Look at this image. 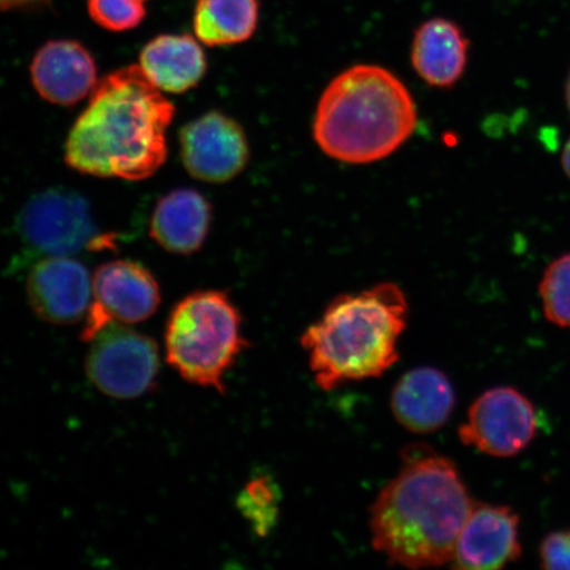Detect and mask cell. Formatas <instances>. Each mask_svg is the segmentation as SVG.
<instances>
[{
    "label": "cell",
    "instance_id": "d4e9b609",
    "mask_svg": "<svg viewBox=\"0 0 570 570\" xmlns=\"http://www.w3.org/2000/svg\"><path fill=\"white\" fill-rule=\"evenodd\" d=\"M566 99H567V106H568V109L570 112V70H569V75H568L567 83H566Z\"/></svg>",
    "mask_w": 570,
    "mask_h": 570
},
{
    "label": "cell",
    "instance_id": "3957f363",
    "mask_svg": "<svg viewBox=\"0 0 570 570\" xmlns=\"http://www.w3.org/2000/svg\"><path fill=\"white\" fill-rule=\"evenodd\" d=\"M416 125L415 99L401 78L361 63L333 78L321 95L313 138L330 158L358 166L389 158Z\"/></svg>",
    "mask_w": 570,
    "mask_h": 570
},
{
    "label": "cell",
    "instance_id": "8fae6325",
    "mask_svg": "<svg viewBox=\"0 0 570 570\" xmlns=\"http://www.w3.org/2000/svg\"><path fill=\"white\" fill-rule=\"evenodd\" d=\"M27 296L36 316L55 325H73L88 315L92 279L73 256H46L27 277Z\"/></svg>",
    "mask_w": 570,
    "mask_h": 570
},
{
    "label": "cell",
    "instance_id": "603a6c76",
    "mask_svg": "<svg viewBox=\"0 0 570 570\" xmlns=\"http://www.w3.org/2000/svg\"><path fill=\"white\" fill-rule=\"evenodd\" d=\"M48 2L49 0H0V11L33 9Z\"/></svg>",
    "mask_w": 570,
    "mask_h": 570
},
{
    "label": "cell",
    "instance_id": "d6986e66",
    "mask_svg": "<svg viewBox=\"0 0 570 570\" xmlns=\"http://www.w3.org/2000/svg\"><path fill=\"white\" fill-rule=\"evenodd\" d=\"M281 490L268 475L256 476L240 491L237 505L258 537L266 538L279 518Z\"/></svg>",
    "mask_w": 570,
    "mask_h": 570
},
{
    "label": "cell",
    "instance_id": "7a4b0ae2",
    "mask_svg": "<svg viewBox=\"0 0 570 570\" xmlns=\"http://www.w3.org/2000/svg\"><path fill=\"white\" fill-rule=\"evenodd\" d=\"M175 106L139 66L98 81L66 142V163L77 173L139 181L167 159Z\"/></svg>",
    "mask_w": 570,
    "mask_h": 570
},
{
    "label": "cell",
    "instance_id": "8992f818",
    "mask_svg": "<svg viewBox=\"0 0 570 570\" xmlns=\"http://www.w3.org/2000/svg\"><path fill=\"white\" fill-rule=\"evenodd\" d=\"M17 224L21 242L42 258L114 246L110 235L99 232L87 198L67 188H51L32 196Z\"/></svg>",
    "mask_w": 570,
    "mask_h": 570
},
{
    "label": "cell",
    "instance_id": "e0dca14e",
    "mask_svg": "<svg viewBox=\"0 0 570 570\" xmlns=\"http://www.w3.org/2000/svg\"><path fill=\"white\" fill-rule=\"evenodd\" d=\"M139 67L163 92L183 95L203 81L208 60L194 36L160 35L141 49Z\"/></svg>",
    "mask_w": 570,
    "mask_h": 570
},
{
    "label": "cell",
    "instance_id": "ffe728a7",
    "mask_svg": "<svg viewBox=\"0 0 570 570\" xmlns=\"http://www.w3.org/2000/svg\"><path fill=\"white\" fill-rule=\"evenodd\" d=\"M539 292L546 318L556 326L570 327V253L546 268Z\"/></svg>",
    "mask_w": 570,
    "mask_h": 570
},
{
    "label": "cell",
    "instance_id": "5b68a950",
    "mask_svg": "<svg viewBox=\"0 0 570 570\" xmlns=\"http://www.w3.org/2000/svg\"><path fill=\"white\" fill-rule=\"evenodd\" d=\"M240 312L224 291H197L170 312L166 326V360L196 386L225 394V377L248 347Z\"/></svg>",
    "mask_w": 570,
    "mask_h": 570
},
{
    "label": "cell",
    "instance_id": "cb8c5ba5",
    "mask_svg": "<svg viewBox=\"0 0 570 570\" xmlns=\"http://www.w3.org/2000/svg\"><path fill=\"white\" fill-rule=\"evenodd\" d=\"M561 166L570 180V139L567 141L564 149H562Z\"/></svg>",
    "mask_w": 570,
    "mask_h": 570
},
{
    "label": "cell",
    "instance_id": "2e32d148",
    "mask_svg": "<svg viewBox=\"0 0 570 570\" xmlns=\"http://www.w3.org/2000/svg\"><path fill=\"white\" fill-rule=\"evenodd\" d=\"M212 219L208 198L196 189H176L156 204L149 220V237L167 253L191 255L208 238Z\"/></svg>",
    "mask_w": 570,
    "mask_h": 570
},
{
    "label": "cell",
    "instance_id": "ac0fdd59",
    "mask_svg": "<svg viewBox=\"0 0 570 570\" xmlns=\"http://www.w3.org/2000/svg\"><path fill=\"white\" fill-rule=\"evenodd\" d=\"M259 0H197L194 30L208 47L242 45L259 24Z\"/></svg>",
    "mask_w": 570,
    "mask_h": 570
},
{
    "label": "cell",
    "instance_id": "277c9868",
    "mask_svg": "<svg viewBox=\"0 0 570 570\" xmlns=\"http://www.w3.org/2000/svg\"><path fill=\"white\" fill-rule=\"evenodd\" d=\"M407 323L409 302L394 283L334 298L301 340L317 386L332 391L382 376L399 361Z\"/></svg>",
    "mask_w": 570,
    "mask_h": 570
},
{
    "label": "cell",
    "instance_id": "9a60e30c",
    "mask_svg": "<svg viewBox=\"0 0 570 570\" xmlns=\"http://www.w3.org/2000/svg\"><path fill=\"white\" fill-rule=\"evenodd\" d=\"M470 40L452 20L434 18L413 36L411 62L417 76L436 89H452L465 73Z\"/></svg>",
    "mask_w": 570,
    "mask_h": 570
},
{
    "label": "cell",
    "instance_id": "5bb4252c",
    "mask_svg": "<svg viewBox=\"0 0 570 570\" xmlns=\"http://www.w3.org/2000/svg\"><path fill=\"white\" fill-rule=\"evenodd\" d=\"M454 405L451 380L434 367H417L405 373L391 395L396 422L412 433L439 431L451 419Z\"/></svg>",
    "mask_w": 570,
    "mask_h": 570
},
{
    "label": "cell",
    "instance_id": "4fadbf2b",
    "mask_svg": "<svg viewBox=\"0 0 570 570\" xmlns=\"http://www.w3.org/2000/svg\"><path fill=\"white\" fill-rule=\"evenodd\" d=\"M97 75L95 57L76 40L48 41L31 62L35 90L57 106H73L90 96Z\"/></svg>",
    "mask_w": 570,
    "mask_h": 570
},
{
    "label": "cell",
    "instance_id": "484cf974",
    "mask_svg": "<svg viewBox=\"0 0 570 570\" xmlns=\"http://www.w3.org/2000/svg\"><path fill=\"white\" fill-rule=\"evenodd\" d=\"M140 2L145 3V2H147V0H140Z\"/></svg>",
    "mask_w": 570,
    "mask_h": 570
},
{
    "label": "cell",
    "instance_id": "52a82bcc",
    "mask_svg": "<svg viewBox=\"0 0 570 570\" xmlns=\"http://www.w3.org/2000/svg\"><path fill=\"white\" fill-rule=\"evenodd\" d=\"M87 375L102 394L130 401L155 387L160 372L158 344L146 334L112 323L90 341Z\"/></svg>",
    "mask_w": 570,
    "mask_h": 570
},
{
    "label": "cell",
    "instance_id": "6da1fadb",
    "mask_svg": "<svg viewBox=\"0 0 570 570\" xmlns=\"http://www.w3.org/2000/svg\"><path fill=\"white\" fill-rule=\"evenodd\" d=\"M474 505L452 460L431 448H410L370 510L373 547L392 566L448 564Z\"/></svg>",
    "mask_w": 570,
    "mask_h": 570
},
{
    "label": "cell",
    "instance_id": "7402d4cb",
    "mask_svg": "<svg viewBox=\"0 0 570 570\" xmlns=\"http://www.w3.org/2000/svg\"><path fill=\"white\" fill-rule=\"evenodd\" d=\"M541 568L570 570V530L548 533L540 544Z\"/></svg>",
    "mask_w": 570,
    "mask_h": 570
},
{
    "label": "cell",
    "instance_id": "7c38bea8",
    "mask_svg": "<svg viewBox=\"0 0 570 570\" xmlns=\"http://www.w3.org/2000/svg\"><path fill=\"white\" fill-rule=\"evenodd\" d=\"M520 518L509 505L475 503L455 544L452 566L463 570L501 569L522 556Z\"/></svg>",
    "mask_w": 570,
    "mask_h": 570
},
{
    "label": "cell",
    "instance_id": "9c48e42d",
    "mask_svg": "<svg viewBox=\"0 0 570 570\" xmlns=\"http://www.w3.org/2000/svg\"><path fill=\"white\" fill-rule=\"evenodd\" d=\"M160 304V285L147 267L130 259L104 263L92 277V302L81 340L90 342L112 323H142Z\"/></svg>",
    "mask_w": 570,
    "mask_h": 570
},
{
    "label": "cell",
    "instance_id": "30bf717a",
    "mask_svg": "<svg viewBox=\"0 0 570 570\" xmlns=\"http://www.w3.org/2000/svg\"><path fill=\"white\" fill-rule=\"evenodd\" d=\"M178 140L185 169L199 181H232L247 167V135L244 127L225 112L213 110L190 120L181 128Z\"/></svg>",
    "mask_w": 570,
    "mask_h": 570
},
{
    "label": "cell",
    "instance_id": "ba28073f",
    "mask_svg": "<svg viewBox=\"0 0 570 570\" xmlns=\"http://www.w3.org/2000/svg\"><path fill=\"white\" fill-rule=\"evenodd\" d=\"M537 409L529 397L512 387L484 391L470 405L466 422L459 428L463 445L498 459L514 458L538 434Z\"/></svg>",
    "mask_w": 570,
    "mask_h": 570
},
{
    "label": "cell",
    "instance_id": "44dd1931",
    "mask_svg": "<svg viewBox=\"0 0 570 570\" xmlns=\"http://www.w3.org/2000/svg\"><path fill=\"white\" fill-rule=\"evenodd\" d=\"M88 10L91 19L110 32L134 30L147 13L140 0H88Z\"/></svg>",
    "mask_w": 570,
    "mask_h": 570
}]
</instances>
